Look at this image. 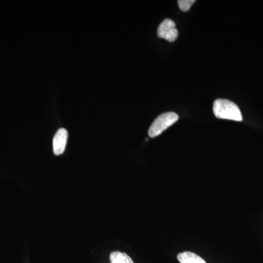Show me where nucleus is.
<instances>
[{"instance_id":"2","label":"nucleus","mask_w":263,"mask_h":263,"mask_svg":"<svg viewBox=\"0 0 263 263\" xmlns=\"http://www.w3.org/2000/svg\"><path fill=\"white\" fill-rule=\"evenodd\" d=\"M178 119H179V116L174 112H167V113L161 114L151 125L148 129V136L151 138H155L160 136L161 133H163L166 129L177 122Z\"/></svg>"},{"instance_id":"3","label":"nucleus","mask_w":263,"mask_h":263,"mask_svg":"<svg viewBox=\"0 0 263 263\" xmlns=\"http://www.w3.org/2000/svg\"><path fill=\"white\" fill-rule=\"evenodd\" d=\"M157 36L169 42H174L179 36L176 24L171 19H164L157 29Z\"/></svg>"},{"instance_id":"4","label":"nucleus","mask_w":263,"mask_h":263,"mask_svg":"<svg viewBox=\"0 0 263 263\" xmlns=\"http://www.w3.org/2000/svg\"><path fill=\"white\" fill-rule=\"evenodd\" d=\"M67 139L68 133L67 129L61 128L57 132L53 140V150L55 155H61L65 152Z\"/></svg>"},{"instance_id":"5","label":"nucleus","mask_w":263,"mask_h":263,"mask_svg":"<svg viewBox=\"0 0 263 263\" xmlns=\"http://www.w3.org/2000/svg\"><path fill=\"white\" fill-rule=\"evenodd\" d=\"M180 263H206L202 257L191 252H184L178 254Z\"/></svg>"},{"instance_id":"7","label":"nucleus","mask_w":263,"mask_h":263,"mask_svg":"<svg viewBox=\"0 0 263 263\" xmlns=\"http://www.w3.org/2000/svg\"><path fill=\"white\" fill-rule=\"evenodd\" d=\"M195 3V0H179L178 5H179L180 9L183 12H186L190 9L192 5Z\"/></svg>"},{"instance_id":"6","label":"nucleus","mask_w":263,"mask_h":263,"mask_svg":"<svg viewBox=\"0 0 263 263\" xmlns=\"http://www.w3.org/2000/svg\"><path fill=\"white\" fill-rule=\"evenodd\" d=\"M110 263H134L127 254L121 252H113L110 254Z\"/></svg>"},{"instance_id":"1","label":"nucleus","mask_w":263,"mask_h":263,"mask_svg":"<svg viewBox=\"0 0 263 263\" xmlns=\"http://www.w3.org/2000/svg\"><path fill=\"white\" fill-rule=\"evenodd\" d=\"M213 111L216 118L228 120L241 122L243 120L241 112L236 104L224 99L215 100L213 106Z\"/></svg>"}]
</instances>
